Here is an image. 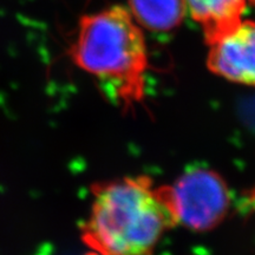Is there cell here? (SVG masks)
Here are the masks:
<instances>
[{
    "label": "cell",
    "mask_w": 255,
    "mask_h": 255,
    "mask_svg": "<svg viewBox=\"0 0 255 255\" xmlns=\"http://www.w3.org/2000/svg\"><path fill=\"white\" fill-rule=\"evenodd\" d=\"M81 238L94 255H152L178 225L169 186L146 176L96 183Z\"/></svg>",
    "instance_id": "1"
},
{
    "label": "cell",
    "mask_w": 255,
    "mask_h": 255,
    "mask_svg": "<svg viewBox=\"0 0 255 255\" xmlns=\"http://www.w3.org/2000/svg\"><path fill=\"white\" fill-rule=\"evenodd\" d=\"M70 56L111 103L128 110L142 102L148 53L141 27L128 9L114 6L84 15Z\"/></svg>",
    "instance_id": "2"
},
{
    "label": "cell",
    "mask_w": 255,
    "mask_h": 255,
    "mask_svg": "<svg viewBox=\"0 0 255 255\" xmlns=\"http://www.w3.org/2000/svg\"><path fill=\"white\" fill-rule=\"evenodd\" d=\"M170 188L178 225L196 232L218 227L231 207V191L219 173L212 169L190 168Z\"/></svg>",
    "instance_id": "3"
},
{
    "label": "cell",
    "mask_w": 255,
    "mask_h": 255,
    "mask_svg": "<svg viewBox=\"0 0 255 255\" xmlns=\"http://www.w3.org/2000/svg\"><path fill=\"white\" fill-rule=\"evenodd\" d=\"M208 45L207 65L210 71L229 82L255 87L254 20H242Z\"/></svg>",
    "instance_id": "4"
},
{
    "label": "cell",
    "mask_w": 255,
    "mask_h": 255,
    "mask_svg": "<svg viewBox=\"0 0 255 255\" xmlns=\"http://www.w3.org/2000/svg\"><path fill=\"white\" fill-rule=\"evenodd\" d=\"M184 2L210 44L241 23L247 0H184Z\"/></svg>",
    "instance_id": "5"
},
{
    "label": "cell",
    "mask_w": 255,
    "mask_h": 255,
    "mask_svg": "<svg viewBox=\"0 0 255 255\" xmlns=\"http://www.w3.org/2000/svg\"><path fill=\"white\" fill-rule=\"evenodd\" d=\"M137 23L151 31L174 30L181 24L186 12L184 0H129Z\"/></svg>",
    "instance_id": "6"
},
{
    "label": "cell",
    "mask_w": 255,
    "mask_h": 255,
    "mask_svg": "<svg viewBox=\"0 0 255 255\" xmlns=\"http://www.w3.org/2000/svg\"><path fill=\"white\" fill-rule=\"evenodd\" d=\"M250 1H251V4H252V5H254V6H255V0H250Z\"/></svg>",
    "instance_id": "7"
}]
</instances>
